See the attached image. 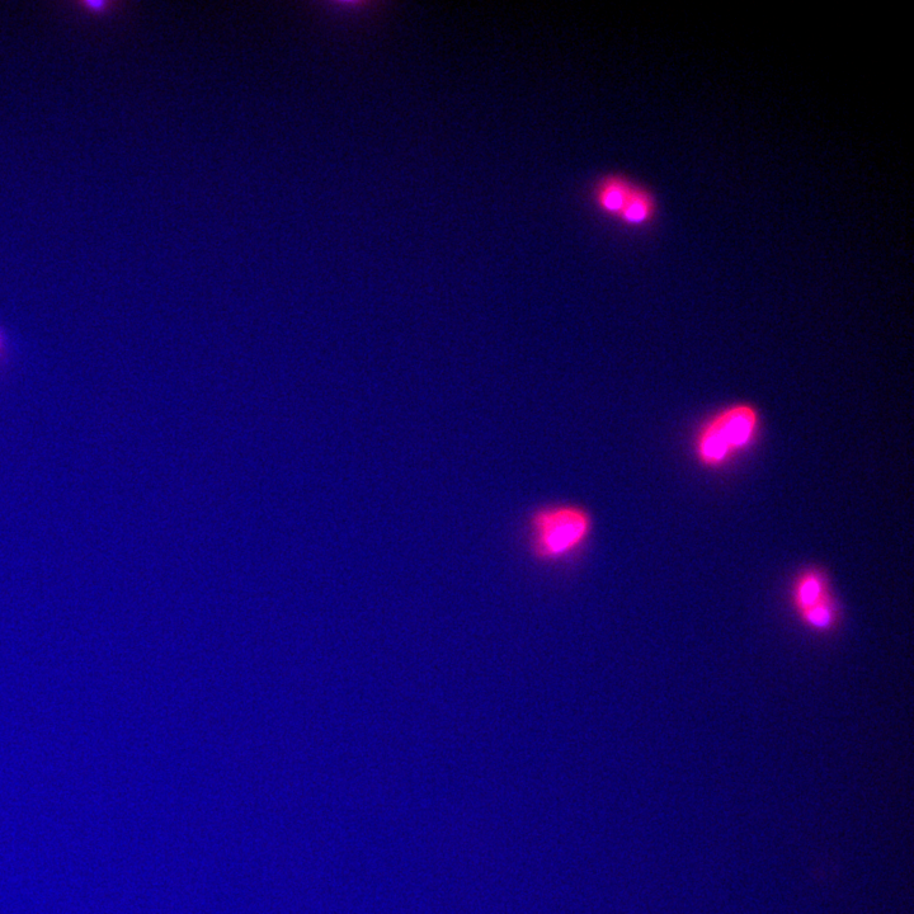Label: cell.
Returning a JSON list of instances; mask_svg holds the SVG:
<instances>
[{"label": "cell", "instance_id": "obj_2", "mask_svg": "<svg viewBox=\"0 0 914 914\" xmlns=\"http://www.w3.org/2000/svg\"><path fill=\"white\" fill-rule=\"evenodd\" d=\"M761 431L762 414L755 404L725 405L697 428L692 456L704 470H723L755 447Z\"/></svg>", "mask_w": 914, "mask_h": 914}, {"label": "cell", "instance_id": "obj_1", "mask_svg": "<svg viewBox=\"0 0 914 914\" xmlns=\"http://www.w3.org/2000/svg\"><path fill=\"white\" fill-rule=\"evenodd\" d=\"M595 518L577 503H550L535 508L526 521L530 557L544 567H564L590 548Z\"/></svg>", "mask_w": 914, "mask_h": 914}, {"label": "cell", "instance_id": "obj_4", "mask_svg": "<svg viewBox=\"0 0 914 914\" xmlns=\"http://www.w3.org/2000/svg\"><path fill=\"white\" fill-rule=\"evenodd\" d=\"M636 182L620 173L606 174L598 179L592 191V200L602 215L616 220Z\"/></svg>", "mask_w": 914, "mask_h": 914}, {"label": "cell", "instance_id": "obj_5", "mask_svg": "<svg viewBox=\"0 0 914 914\" xmlns=\"http://www.w3.org/2000/svg\"><path fill=\"white\" fill-rule=\"evenodd\" d=\"M658 211L656 195L649 188L635 183L616 221L626 228L644 229L656 221Z\"/></svg>", "mask_w": 914, "mask_h": 914}, {"label": "cell", "instance_id": "obj_3", "mask_svg": "<svg viewBox=\"0 0 914 914\" xmlns=\"http://www.w3.org/2000/svg\"><path fill=\"white\" fill-rule=\"evenodd\" d=\"M791 609L805 629L817 635L835 633L842 614L828 573L809 565L795 574L789 588Z\"/></svg>", "mask_w": 914, "mask_h": 914}]
</instances>
